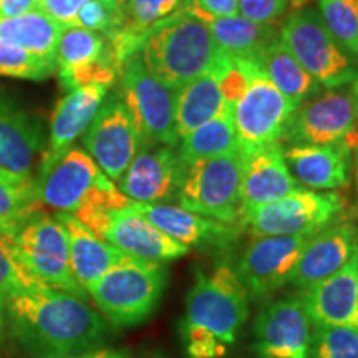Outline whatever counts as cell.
Here are the masks:
<instances>
[{"mask_svg":"<svg viewBox=\"0 0 358 358\" xmlns=\"http://www.w3.org/2000/svg\"><path fill=\"white\" fill-rule=\"evenodd\" d=\"M40 209L35 178L0 169V236L12 237Z\"/></svg>","mask_w":358,"mask_h":358,"instance_id":"obj_33","label":"cell"},{"mask_svg":"<svg viewBox=\"0 0 358 358\" xmlns=\"http://www.w3.org/2000/svg\"><path fill=\"white\" fill-rule=\"evenodd\" d=\"M120 2H123V0H120Z\"/></svg>","mask_w":358,"mask_h":358,"instance_id":"obj_52","label":"cell"},{"mask_svg":"<svg viewBox=\"0 0 358 358\" xmlns=\"http://www.w3.org/2000/svg\"><path fill=\"white\" fill-rule=\"evenodd\" d=\"M13 248L30 277L40 285L75 294L87 299L88 294L73 277L66 232L57 216L32 214L12 237Z\"/></svg>","mask_w":358,"mask_h":358,"instance_id":"obj_10","label":"cell"},{"mask_svg":"<svg viewBox=\"0 0 358 358\" xmlns=\"http://www.w3.org/2000/svg\"><path fill=\"white\" fill-rule=\"evenodd\" d=\"M151 224L187 249L226 250L243 236L244 227L224 224L214 219L186 211L176 204L133 203Z\"/></svg>","mask_w":358,"mask_h":358,"instance_id":"obj_19","label":"cell"},{"mask_svg":"<svg viewBox=\"0 0 358 358\" xmlns=\"http://www.w3.org/2000/svg\"><path fill=\"white\" fill-rule=\"evenodd\" d=\"M284 159L299 185L313 191L343 189L352 181V155L345 141L287 145Z\"/></svg>","mask_w":358,"mask_h":358,"instance_id":"obj_23","label":"cell"},{"mask_svg":"<svg viewBox=\"0 0 358 358\" xmlns=\"http://www.w3.org/2000/svg\"><path fill=\"white\" fill-rule=\"evenodd\" d=\"M57 71L55 64L40 60L19 45L0 38V75L22 80H47Z\"/></svg>","mask_w":358,"mask_h":358,"instance_id":"obj_36","label":"cell"},{"mask_svg":"<svg viewBox=\"0 0 358 358\" xmlns=\"http://www.w3.org/2000/svg\"><path fill=\"white\" fill-rule=\"evenodd\" d=\"M65 358H131V357H129L124 350H120V348L100 347V348H95V350L78 353V355L65 357Z\"/></svg>","mask_w":358,"mask_h":358,"instance_id":"obj_44","label":"cell"},{"mask_svg":"<svg viewBox=\"0 0 358 358\" xmlns=\"http://www.w3.org/2000/svg\"><path fill=\"white\" fill-rule=\"evenodd\" d=\"M214 40L224 53L232 57L259 58L271 45L280 40L277 24H257L241 15L206 22Z\"/></svg>","mask_w":358,"mask_h":358,"instance_id":"obj_29","label":"cell"},{"mask_svg":"<svg viewBox=\"0 0 358 358\" xmlns=\"http://www.w3.org/2000/svg\"><path fill=\"white\" fill-rule=\"evenodd\" d=\"M123 22L124 10L120 0H92L82 7L70 27L92 30L110 40L122 30Z\"/></svg>","mask_w":358,"mask_h":358,"instance_id":"obj_37","label":"cell"},{"mask_svg":"<svg viewBox=\"0 0 358 358\" xmlns=\"http://www.w3.org/2000/svg\"><path fill=\"white\" fill-rule=\"evenodd\" d=\"M357 211H358V185H357Z\"/></svg>","mask_w":358,"mask_h":358,"instance_id":"obj_50","label":"cell"},{"mask_svg":"<svg viewBox=\"0 0 358 358\" xmlns=\"http://www.w3.org/2000/svg\"><path fill=\"white\" fill-rule=\"evenodd\" d=\"M168 282L159 262L124 256L87 289L96 310L115 329H127L153 315Z\"/></svg>","mask_w":358,"mask_h":358,"instance_id":"obj_4","label":"cell"},{"mask_svg":"<svg viewBox=\"0 0 358 358\" xmlns=\"http://www.w3.org/2000/svg\"><path fill=\"white\" fill-rule=\"evenodd\" d=\"M3 340V299L0 297V345Z\"/></svg>","mask_w":358,"mask_h":358,"instance_id":"obj_47","label":"cell"},{"mask_svg":"<svg viewBox=\"0 0 358 358\" xmlns=\"http://www.w3.org/2000/svg\"><path fill=\"white\" fill-rule=\"evenodd\" d=\"M358 105L353 92L325 88L290 113L280 145H332L357 129Z\"/></svg>","mask_w":358,"mask_h":358,"instance_id":"obj_13","label":"cell"},{"mask_svg":"<svg viewBox=\"0 0 358 358\" xmlns=\"http://www.w3.org/2000/svg\"><path fill=\"white\" fill-rule=\"evenodd\" d=\"M186 358H224L229 347L224 345L214 335L198 329L179 327Z\"/></svg>","mask_w":358,"mask_h":358,"instance_id":"obj_39","label":"cell"},{"mask_svg":"<svg viewBox=\"0 0 358 358\" xmlns=\"http://www.w3.org/2000/svg\"><path fill=\"white\" fill-rule=\"evenodd\" d=\"M118 92L131 111L146 145H178V92L161 83L145 69L140 53L128 58L123 64Z\"/></svg>","mask_w":358,"mask_h":358,"instance_id":"obj_11","label":"cell"},{"mask_svg":"<svg viewBox=\"0 0 358 358\" xmlns=\"http://www.w3.org/2000/svg\"><path fill=\"white\" fill-rule=\"evenodd\" d=\"M185 164L176 146L148 143L116 182L131 203L171 204L178 201Z\"/></svg>","mask_w":358,"mask_h":358,"instance_id":"obj_17","label":"cell"},{"mask_svg":"<svg viewBox=\"0 0 358 358\" xmlns=\"http://www.w3.org/2000/svg\"><path fill=\"white\" fill-rule=\"evenodd\" d=\"M57 71L66 92L87 85L113 87L122 66L105 35L78 27H65L57 48Z\"/></svg>","mask_w":358,"mask_h":358,"instance_id":"obj_15","label":"cell"},{"mask_svg":"<svg viewBox=\"0 0 358 358\" xmlns=\"http://www.w3.org/2000/svg\"><path fill=\"white\" fill-rule=\"evenodd\" d=\"M224 108H231V106L224 101L217 62L211 70L178 90L176 131L179 140L194 131L201 124L213 120Z\"/></svg>","mask_w":358,"mask_h":358,"instance_id":"obj_27","label":"cell"},{"mask_svg":"<svg viewBox=\"0 0 358 358\" xmlns=\"http://www.w3.org/2000/svg\"><path fill=\"white\" fill-rule=\"evenodd\" d=\"M55 216L64 226L66 239H69L71 272L87 292V289L93 282L100 279L106 271H110L116 262L122 261L127 254L106 243L93 231H90L71 214L57 213Z\"/></svg>","mask_w":358,"mask_h":358,"instance_id":"obj_26","label":"cell"},{"mask_svg":"<svg viewBox=\"0 0 358 358\" xmlns=\"http://www.w3.org/2000/svg\"><path fill=\"white\" fill-rule=\"evenodd\" d=\"M307 239L306 236L252 237L234 266L250 301L264 302L290 285Z\"/></svg>","mask_w":358,"mask_h":358,"instance_id":"obj_14","label":"cell"},{"mask_svg":"<svg viewBox=\"0 0 358 358\" xmlns=\"http://www.w3.org/2000/svg\"><path fill=\"white\" fill-rule=\"evenodd\" d=\"M243 204L244 216L264 204L272 203L297 189L299 182L292 176L284 159V146L271 145L243 153ZM244 219V217H243Z\"/></svg>","mask_w":358,"mask_h":358,"instance_id":"obj_25","label":"cell"},{"mask_svg":"<svg viewBox=\"0 0 358 358\" xmlns=\"http://www.w3.org/2000/svg\"><path fill=\"white\" fill-rule=\"evenodd\" d=\"M319 13L330 34L358 58V0H319Z\"/></svg>","mask_w":358,"mask_h":358,"instance_id":"obj_34","label":"cell"},{"mask_svg":"<svg viewBox=\"0 0 358 358\" xmlns=\"http://www.w3.org/2000/svg\"><path fill=\"white\" fill-rule=\"evenodd\" d=\"M178 155L182 164H191L239 150L232 108H224L213 120L179 140Z\"/></svg>","mask_w":358,"mask_h":358,"instance_id":"obj_32","label":"cell"},{"mask_svg":"<svg viewBox=\"0 0 358 358\" xmlns=\"http://www.w3.org/2000/svg\"><path fill=\"white\" fill-rule=\"evenodd\" d=\"M353 96H355V100H357V105H358V73H357V77H355V80H353Z\"/></svg>","mask_w":358,"mask_h":358,"instance_id":"obj_48","label":"cell"},{"mask_svg":"<svg viewBox=\"0 0 358 358\" xmlns=\"http://www.w3.org/2000/svg\"><path fill=\"white\" fill-rule=\"evenodd\" d=\"M348 150H350L352 155V174L355 178V186L358 185V129H353L352 133H348L345 136Z\"/></svg>","mask_w":358,"mask_h":358,"instance_id":"obj_45","label":"cell"},{"mask_svg":"<svg viewBox=\"0 0 358 358\" xmlns=\"http://www.w3.org/2000/svg\"><path fill=\"white\" fill-rule=\"evenodd\" d=\"M108 90L103 85H87V87L71 90L57 103L53 111L50 131L47 136V145L38 163L37 178H42L50 171V168L64 156L75 141L87 131V128L95 118Z\"/></svg>","mask_w":358,"mask_h":358,"instance_id":"obj_20","label":"cell"},{"mask_svg":"<svg viewBox=\"0 0 358 358\" xmlns=\"http://www.w3.org/2000/svg\"><path fill=\"white\" fill-rule=\"evenodd\" d=\"M357 250H358V236H357ZM357 277H358V262H357Z\"/></svg>","mask_w":358,"mask_h":358,"instance_id":"obj_49","label":"cell"},{"mask_svg":"<svg viewBox=\"0 0 358 358\" xmlns=\"http://www.w3.org/2000/svg\"><path fill=\"white\" fill-rule=\"evenodd\" d=\"M37 10V0H0V17H20Z\"/></svg>","mask_w":358,"mask_h":358,"instance_id":"obj_43","label":"cell"},{"mask_svg":"<svg viewBox=\"0 0 358 358\" xmlns=\"http://www.w3.org/2000/svg\"><path fill=\"white\" fill-rule=\"evenodd\" d=\"M145 145L140 128L118 90L105 96L83 133L85 151L113 182L120 181Z\"/></svg>","mask_w":358,"mask_h":358,"instance_id":"obj_12","label":"cell"},{"mask_svg":"<svg viewBox=\"0 0 358 358\" xmlns=\"http://www.w3.org/2000/svg\"><path fill=\"white\" fill-rule=\"evenodd\" d=\"M315 2V0H289V6L292 8V12L301 10V8L310 7V3Z\"/></svg>","mask_w":358,"mask_h":358,"instance_id":"obj_46","label":"cell"},{"mask_svg":"<svg viewBox=\"0 0 358 358\" xmlns=\"http://www.w3.org/2000/svg\"><path fill=\"white\" fill-rule=\"evenodd\" d=\"M312 320L301 294L267 302L254 322L257 358H310Z\"/></svg>","mask_w":358,"mask_h":358,"instance_id":"obj_16","label":"cell"},{"mask_svg":"<svg viewBox=\"0 0 358 358\" xmlns=\"http://www.w3.org/2000/svg\"><path fill=\"white\" fill-rule=\"evenodd\" d=\"M156 358H164V357H156Z\"/></svg>","mask_w":358,"mask_h":358,"instance_id":"obj_51","label":"cell"},{"mask_svg":"<svg viewBox=\"0 0 358 358\" xmlns=\"http://www.w3.org/2000/svg\"><path fill=\"white\" fill-rule=\"evenodd\" d=\"M357 236L355 224L338 221L308 237L290 285L303 290L345 267L357 254Z\"/></svg>","mask_w":358,"mask_h":358,"instance_id":"obj_21","label":"cell"},{"mask_svg":"<svg viewBox=\"0 0 358 358\" xmlns=\"http://www.w3.org/2000/svg\"><path fill=\"white\" fill-rule=\"evenodd\" d=\"M345 201L334 191L297 187L284 198L264 204L243 219L250 237L306 236L310 237L343 217Z\"/></svg>","mask_w":358,"mask_h":358,"instance_id":"obj_8","label":"cell"},{"mask_svg":"<svg viewBox=\"0 0 358 358\" xmlns=\"http://www.w3.org/2000/svg\"><path fill=\"white\" fill-rule=\"evenodd\" d=\"M243 173L241 150L185 164L178 206L214 221L243 226Z\"/></svg>","mask_w":358,"mask_h":358,"instance_id":"obj_6","label":"cell"},{"mask_svg":"<svg viewBox=\"0 0 358 358\" xmlns=\"http://www.w3.org/2000/svg\"><path fill=\"white\" fill-rule=\"evenodd\" d=\"M35 181L42 208L71 214L95 234L106 214L131 203L78 146L70 148L50 171Z\"/></svg>","mask_w":358,"mask_h":358,"instance_id":"obj_2","label":"cell"},{"mask_svg":"<svg viewBox=\"0 0 358 358\" xmlns=\"http://www.w3.org/2000/svg\"><path fill=\"white\" fill-rule=\"evenodd\" d=\"M47 145L43 122L12 101L0 98V169L34 176L35 161Z\"/></svg>","mask_w":358,"mask_h":358,"instance_id":"obj_22","label":"cell"},{"mask_svg":"<svg viewBox=\"0 0 358 358\" xmlns=\"http://www.w3.org/2000/svg\"><path fill=\"white\" fill-rule=\"evenodd\" d=\"M92 0H37V10L62 27H70L77 13Z\"/></svg>","mask_w":358,"mask_h":358,"instance_id":"obj_42","label":"cell"},{"mask_svg":"<svg viewBox=\"0 0 358 358\" xmlns=\"http://www.w3.org/2000/svg\"><path fill=\"white\" fill-rule=\"evenodd\" d=\"M294 106L277 90L259 58H248V83L232 105V120L241 153L280 145Z\"/></svg>","mask_w":358,"mask_h":358,"instance_id":"obj_9","label":"cell"},{"mask_svg":"<svg viewBox=\"0 0 358 358\" xmlns=\"http://www.w3.org/2000/svg\"><path fill=\"white\" fill-rule=\"evenodd\" d=\"M124 22L122 30L110 38L120 66L140 53L146 35L159 22L181 7L182 0H123Z\"/></svg>","mask_w":358,"mask_h":358,"instance_id":"obj_28","label":"cell"},{"mask_svg":"<svg viewBox=\"0 0 358 358\" xmlns=\"http://www.w3.org/2000/svg\"><path fill=\"white\" fill-rule=\"evenodd\" d=\"M3 332L30 358H65L105 347L111 325L87 299L38 285L3 302Z\"/></svg>","mask_w":358,"mask_h":358,"instance_id":"obj_1","label":"cell"},{"mask_svg":"<svg viewBox=\"0 0 358 358\" xmlns=\"http://www.w3.org/2000/svg\"><path fill=\"white\" fill-rule=\"evenodd\" d=\"M65 27L34 10L20 17H0V38L25 48L40 60L57 65V48Z\"/></svg>","mask_w":358,"mask_h":358,"instance_id":"obj_30","label":"cell"},{"mask_svg":"<svg viewBox=\"0 0 358 358\" xmlns=\"http://www.w3.org/2000/svg\"><path fill=\"white\" fill-rule=\"evenodd\" d=\"M181 7L199 20L209 22L237 15L239 0H182Z\"/></svg>","mask_w":358,"mask_h":358,"instance_id":"obj_41","label":"cell"},{"mask_svg":"<svg viewBox=\"0 0 358 358\" xmlns=\"http://www.w3.org/2000/svg\"><path fill=\"white\" fill-rule=\"evenodd\" d=\"M262 69L266 70L267 77L275 85L277 90L287 98L294 110L307 98L320 92V85L313 80L307 70L295 60L285 45L277 42L267 48L259 57Z\"/></svg>","mask_w":358,"mask_h":358,"instance_id":"obj_31","label":"cell"},{"mask_svg":"<svg viewBox=\"0 0 358 358\" xmlns=\"http://www.w3.org/2000/svg\"><path fill=\"white\" fill-rule=\"evenodd\" d=\"M280 42L320 87L342 88L357 77L358 58L330 34L317 8L292 12L280 27Z\"/></svg>","mask_w":358,"mask_h":358,"instance_id":"obj_7","label":"cell"},{"mask_svg":"<svg viewBox=\"0 0 358 358\" xmlns=\"http://www.w3.org/2000/svg\"><path fill=\"white\" fill-rule=\"evenodd\" d=\"M206 22L179 7L150 30L140 48L145 69L171 90H181L222 57Z\"/></svg>","mask_w":358,"mask_h":358,"instance_id":"obj_3","label":"cell"},{"mask_svg":"<svg viewBox=\"0 0 358 358\" xmlns=\"http://www.w3.org/2000/svg\"><path fill=\"white\" fill-rule=\"evenodd\" d=\"M289 7V0H239L237 15L257 22V24H277Z\"/></svg>","mask_w":358,"mask_h":358,"instance_id":"obj_40","label":"cell"},{"mask_svg":"<svg viewBox=\"0 0 358 358\" xmlns=\"http://www.w3.org/2000/svg\"><path fill=\"white\" fill-rule=\"evenodd\" d=\"M310 358H358V327L313 325Z\"/></svg>","mask_w":358,"mask_h":358,"instance_id":"obj_35","label":"cell"},{"mask_svg":"<svg viewBox=\"0 0 358 358\" xmlns=\"http://www.w3.org/2000/svg\"><path fill=\"white\" fill-rule=\"evenodd\" d=\"M96 236L127 256L150 262H171L189 252L186 245L176 243L148 221L133 203L106 214Z\"/></svg>","mask_w":358,"mask_h":358,"instance_id":"obj_18","label":"cell"},{"mask_svg":"<svg viewBox=\"0 0 358 358\" xmlns=\"http://www.w3.org/2000/svg\"><path fill=\"white\" fill-rule=\"evenodd\" d=\"M38 285L27 272L12 241L0 236V297L3 302L15 295L30 292Z\"/></svg>","mask_w":358,"mask_h":358,"instance_id":"obj_38","label":"cell"},{"mask_svg":"<svg viewBox=\"0 0 358 358\" xmlns=\"http://www.w3.org/2000/svg\"><path fill=\"white\" fill-rule=\"evenodd\" d=\"M358 250L334 275L299 290L312 325L358 327Z\"/></svg>","mask_w":358,"mask_h":358,"instance_id":"obj_24","label":"cell"},{"mask_svg":"<svg viewBox=\"0 0 358 358\" xmlns=\"http://www.w3.org/2000/svg\"><path fill=\"white\" fill-rule=\"evenodd\" d=\"M249 294L234 266L219 262L211 272L196 271L179 327L203 330L229 347L249 319Z\"/></svg>","mask_w":358,"mask_h":358,"instance_id":"obj_5","label":"cell"}]
</instances>
